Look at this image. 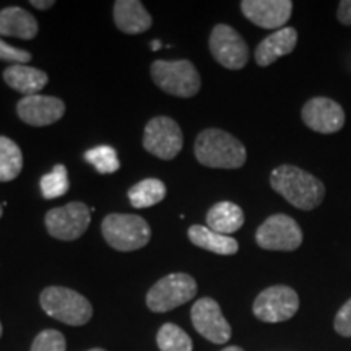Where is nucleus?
Segmentation results:
<instances>
[{"mask_svg":"<svg viewBox=\"0 0 351 351\" xmlns=\"http://www.w3.org/2000/svg\"><path fill=\"white\" fill-rule=\"evenodd\" d=\"M301 116L304 124L319 134H335L345 125L343 108L337 101L324 98V96L307 101Z\"/></svg>","mask_w":351,"mask_h":351,"instance_id":"13","label":"nucleus"},{"mask_svg":"<svg viewBox=\"0 0 351 351\" xmlns=\"http://www.w3.org/2000/svg\"><path fill=\"white\" fill-rule=\"evenodd\" d=\"M210 52L219 65L241 70L249 60V47L243 36L230 25H217L210 34Z\"/></svg>","mask_w":351,"mask_h":351,"instance_id":"11","label":"nucleus"},{"mask_svg":"<svg viewBox=\"0 0 351 351\" xmlns=\"http://www.w3.org/2000/svg\"><path fill=\"white\" fill-rule=\"evenodd\" d=\"M2 213H3V208H2V205H0V218H2Z\"/></svg>","mask_w":351,"mask_h":351,"instance_id":"34","label":"nucleus"},{"mask_svg":"<svg viewBox=\"0 0 351 351\" xmlns=\"http://www.w3.org/2000/svg\"><path fill=\"white\" fill-rule=\"evenodd\" d=\"M85 160L101 174H112L121 168L119 158L112 147L108 145H101L95 147L85 153Z\"/></svg>","mask_w":351,"mask_h":351,"instance_id":"26","label":"nucleus"},{"mask_svg":"<svg viewBox=\"0 0 351 351\" xmlns=\"http://www.w3.org/2000/svg\"><path fill=\"white\" fill-rule=\"evenodd\" d=\"M221 351H244V350L239 348V346H226V348L221 350Z\"/></svg>","mask_w":351,"mask_h":351,"instance_id":"33","label":"nucleus"},{"mask_svg":"<svg viewBox=\"0 0 351 351\" xmlns=\"http://www.w3.org/2000/svg\"><path fill=\"white\" fill-rule=\"evenodd\" d=\"M270 184L293 207L306 212L317 208L326 195V187L315 176L293 165H282L271 171Z\"/></svg>","mask_w":351,"mask_h":351,"instance_id":"1","label":"nucleus"},{"mask_svg":"<svg viewBox=\"0 0 351 351\" xmlns=\"http://www.w3.org/2000/svg\"><path fill=\"white\" fill-rule=\"evenodd\" d=\"M88 351H104V350H101V348H93V350H88Z\"/></svg>","mask_w":351,"mask_h":351,"instance_id":"35","label":"nucleus"},{"mask_svg":"<svg viewBox=\"0 0 351 351\" xmlns=\"http://www.w3.org/2000/svg\"><path fill=\"white\" fill-rule=\"evenodd\" d=\"M104 239L112 249L121 252H130L142 249L152 239V230L147 219L138 215L111 213L101 225Z\"/></svg>","mask_w":351,"mask_h":351,"instance_id":"4","label":"nucleus"},{"mask_svg":"<svg viewBox=\"0 0 351 351\" xmlns=\"http://www.w3.org/2000/svg\"><path fill=\"white\" fill-rule=\"evenodd\" d=\"M54 0H32V5L39 8V10H47V8H51L52 5H54Z\"/></svg>","mask_w":351,"mask_h":351,"instance_id":"31","label":"nucleus"},{"mask_svg":"<svg viewBox=\"0 0 351 351\" xmlns=\"http://www.w3.org/2000/svg\"><path fill=\"white\" fill-rule=\"evenodd\" d=\"M32 59H33L32 52L20 49V47L10 46V44H7L2 38H0V60H3V62H10L12 65H16V64L26 65Z\"/></svg>","mask_w":351,"mask_h":351,"instance_id":"28","label":"nucleus"},{"mask_svg":"<svg viewBox=\"0 0 351 351\" xmlns=\"http://www.w3.org/2000/svg\"><path fill=\"white\" fill-rule=\"evenodd\" d=\"M90 221V208L83 202H72L65 207L52 208L44 218L47 232L59 241L78 239L88 230Z\"/></svg>","mask_w":351,"mask_h":351,"instance_id":"10","label":"nucleus"},{"mask_svg":"<svg viewBox=\"0 0 351 351\" xmlns=\"http://www.w3.org/2000/svg\"><path fill=\"white\" fill-rule=\"evenodd\" d=\"M156 343L160 351H192L194 350L191 337H189L181 327L176 326V324H165V326L158 330Z\"/></svg>","mask_w":351,"mask_h":351,"instance_id":"24","label":"nucleus"},{"mask_svg":"<svg viewBox=\"0 0 351 351\" xmlns=\"http://www.w3.org/2000/svg\"><path fill=\"white\" fill-rule=\"evenodd\" d=\"M300 309V298L293 288L275 285L263 289L254 301V315L262 322L276 324L289 320Z\"/></svg>","mask_w":351,"mask_h":351,"instance_id":"7","label":"nucleus"},{"mask_svg":"<svg viewBox=\"0 0 351 351\" xmlns=\"http://www.w3.org/2000/svg\"><path fill=\"white\" fill-rule=\"evenodd\" d=\"M335 332L341 337H351V298L340 307L333 320Z\"/></svg>","mask_w":351,"mask_h":351,"instance_id":"29","label":"nucleus"},{"mask_svg":"<svg viewBox=\"0 0 351 351\" xmlns=\"http://www.w3.org/2000/svg\"><path fill=\"white\" fill-rule=\"evenodd\" d=\"M0 337H2V324H0Z\"/></svg>","mask_w":351,"mask_h":351,"instance_id":"36","label":"nucleus"},{"mask_svg":"<svg viewBox=\"0 0 351 351\" xmlns=\"http://www.w3.org/2000/svg\"><path fill=\"white\" fill-rule=\"evenodd\" d=\"M339 20L341 25L351 26V0H341L339 3Z\"/></svg>","mask_w":351,"mask_h":351,"instance_id":"30","label":"nucleus"},{"mask_svg":"<svg viewBox=\"0 0 351 351\" xmlns=\"http://www.w3.org/2000/svg\"><path fill=\"white\" fill-rule=\"evenodd\" d=\"M23 169V155L12 138L0 135V182H10Z\"/></svg>","mask_w":351,"mask_h":351,"instance_id":"23","label":"nucleus"},{"mask_svg":"<svg viewBox=\"0 0 351 351\" xmlns=\"http://www.w3.org/2000/svg\"><path fill=\"white\" fill-rule=\"evenodd\" d=\"M130 205L135 208H148L160 204L166 197V186L163 181L156 178L143 179L129 191Z\"/></svg>","mask_w":351,"mask_h":351,"instance_id":"22","label":"nucleus"},{"mask_svg":"<svg viewBox=\"0 0 351 351\" xmlns=\"http://www.w3.org/2000/svg\"><path fill=\"white\" fill-rule=\"evenodd\" d=\"M256 241L267 251H296L302 244V231L288 215H271L258 226Z\"/></svg>","mask_w":351,"mask_h":351,"instance_id":"9","label":"nucleus"},{"mask_svg":"<svg viewBox=\"0 0 351 351\" xmlns=\"http://www.w3.org/2000/svg\"><path fill=\"white\" fill-rule=\"evenodd\" d=\"M16 112L25 124L44 127L62 119L65 114V104L56 96H25L16 104Z\"/></svg>","mask_w":351,"mask_h":351,"instance_id":"15","label":"nucleus"},{"mask_svg":"<svg viewBox=\"0 0 351 351\" xmlns=\"http://www.w3.org/2000/svg\"><path fill=\"white\" fill-rule=\"evenodd\" d=\"M191 319L195 330L212 343L223 345L231 339V326L223 315L221 307L212 298L197 301L192 306Z\"/></svg>","mask_w":351,"mask_h":351,"instance_id":"12","label":"nucleus"},{"mask_svg":"<svg viewBox=\"0 0 351 351\" xmlns=\"http://www.w3.org/2000/svg\"><path fill=\"white\" fill-rule=\"evenodd\" d=\"M153 80L165 93L178 98H192L200 90V75L189 60H155L152 64Z\"/></svg>","mask_w":351,"mask_h":351,"instance_id":"5","label":"nucleus"},{"mask_svg":"<svg viewBox=\"0 0 351 351\" xmlns=\"http://www.w3.org/2000/svg\"><path fill=\"white\" fill-rule=\"evenodd\" d=\"M65 348H67L65 337L54 328L43 330L32 345V351H65Z\"/></svg>","mask_w":351,"mask_h":351,"instance_id":"27","label":"nucleus"},{"mask_svg":"<svg viewBox=\"0 0 351 351\" xmlns=\"http://www.w3.org/2000/svg\"><path fill=\"white\" fill-rule=\"evenodd\" d=\"M158 49H161V41H160V39H156V41L152 43V51H158Z\"/></svg>","mask_w":351,"mask_h":351,"instance_id":"32","label":"nucleus"},{"mask_svg":"<svg viewBox=\"0 0 351 351\" xmlns=\"http://www.w3.org/2000/svg\"><path fill=\"white\" fill-rule=\"evenodd\" d=\"M194 148L197 161L207 168L238 169L247 160L244 145L221 129L200 132Z\"/></svg>","mask_w":351,"mask_h":351,"instance_id":"2","label":"nucleus"},{"mask_svg":"<svg viewBox=\"0 0 351 351\" xmlns=\"http://www.w3.org/2000/svg\"><path fill=\"white\" fill-rule=\"evenodd\" d=\"M184 137L174 119L158 116L148 122L143 132V148L160 160H173L181 153Z\"/></svg>","mask_w":351,"mask_h":351,"instance_id":"8","label":"nucleus"},{"mask_svg":"<svg viewBox=\"0 0 351 351\" xmlns=\"http://www.w3.org/2000/svg\"><path fill=\"white\" fill-rule=\"evenodd\" d=\"M241 12L251 23L265 29H282L291 19L293 2L289 0H244Z\"/></svg>","mask_w":351,"mask_h":351,"instance_id":"14","label":"nucleus"},{"mask_svg":"<svg viewBox=\"0 0 351 351\" xmlns=\"http://www.w3.org/2000/svg\"><path fill=\"white\" fill-rule=\"evenodd\" d=\"M39 186H41L43 197L47 200L59 199V197L65 195L70 186L67 168L64 165H56L51 173L43 176Z\"/></svg>","mask_w":351,"mask_h":351,"instance_id":"25","label":"nucleus"},{"mask_svg":"<svg viewBox=\"0 0 351 351\" xmlns=\"http://www.w3.org/2000/svg\"><path fill=\"white\" fill-rule=\"evenodd\" d=\"M39 302L44 313L67 326H85L93 315V307L85 296L64 287L46 288L39 296Z\"/></svg>","mask_w":351,"mask_h":351,"instance_id":"3","label":"nucleus"},{"mask_svg":"<svg viewBox=\"0 0 351 351\" xmlns=\"http://www.w3.org/2000/svg\"><path fill=\"white\" fill-rule=\"evenodd\" d=\"M191 243L197 247L205 249V251L218 254V256H234L238 252L239 244L238 241L231 236H223L219 232H215L208 226L194 225L187 231Z\"/></svg>","mask_w":351,"mask_h":351,"instance_id":"20","label":"nucleus"},{"mask_svg":"<svg viewBox=\"0 0 351 351\" xmlns=\"http://www.w3.org/2000/svg\"><path fill=\"white\" fill-rule=\"evenodd\" d=\"M244 225V212L232 202H218L207 213V226L223 236H231Z\"/></svg>","mask_w":351,"mask_h":351,"instance_id":"21","label":"nucleus"},{"mask_svg":"<svg viewBox=\"0 0 351 351\" xmlns=\"http://www.w3.org/2000/svg\"><path fill=\"white\" fill-rule=\"evenodd\" d=\"M38 34V21L28 10L21 7H7L0 10V36L20 38L25 41Z\"/></svg>","mask_w":351,"mask_h":351,"instance_id":"18","label":"nucleus"},{"mask_svg":"<svg viewBox=\"0 0 351 351\" xmlns=\"http://www.w3.org/2000/svg\"><path fill=\"white\" fill-rule=\"evenodd\" d=\"M114 21L122 33L140 34L152 28L153 20L138 0H117L114 3Z\"/></svg>","mask_w":351,"mask_h":351,"instance_id":"17","label":"nucleus"},{"mask_svg":"<svg viewBox=\"0 0 351 351\" xmlns=\"http://www.w3.org/2000/svg\"><path fill=\"white\" fill-rule=\"evenodd\" d=\"M298 43V33L295 28H285L278 29V32L271 33L263 41L258 44L256 49V62L261 67H269L280 57L289 54L295 51Z\"/></svg>","mask_w":351,"mask_h":351,"instance_id":"16","label":"nucleus"},{"mask_svg":"<svg viewBox=\"0 0 351 351\" xmlns=\"http://www.w3.org/2000/svg\"><path fill=\"white\" fill-rule=\"evenodd\" d=\"M197 295V283L187 274H171L158 280L147 295V306L153 313H168L186 304Z\"/></svg>","mask_w":351,"mask_h":351,"instance_id":"6","label":"nucleus"},{"mask_svg":"<svg viewBox=\"0 0 351 351\" xmlns=\"http://www.w3.org/2000/svg\"><path fill=\"white\" fill-rule=\"evenodd\" d=\"M3 80L10 88L25 96H34L49 82L46 72L29 67V65H8L3 70Z\"/></svg>","mask_w":351,"mask_h":351,"instance_id":"19","label":"nucleus"}]
</instances>
